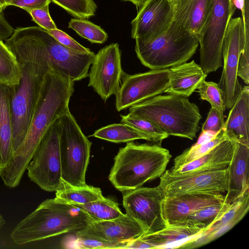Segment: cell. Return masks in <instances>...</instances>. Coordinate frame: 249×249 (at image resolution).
<instances>
[{
	"instance_id": "obj_23",
	"label": "cell",
	"mask_w": 249,
	"mask_h": 249,
	"mask_svg": "<svg viewBox=\"0 0 249 249\" xmlns=\"http://www.w3.org/2000/svg\"><path fill=\"white\" fill-rule=\"evenodd\" d=\"M249 87L242 88L222 130L227 138L249 145Z\"/></svg>"
},
{
	"instance_id": "obj_3",
	"label": "cell",
	"mask_w": 249,
	"mask_h": 249,
	"mask_svg": "<svg viewBox=\"0 0 249 249\" xmlns=\"http://www.w3.org/2000/svg\"><path fill=\"white\" fill-rule=\"evenodd\" d=\"M93 220L80 208L55 197L43 201L21 220L10 236L15 244L22 245L65 233H75Z\"/></svg>"
},
{
	"instance_id": "obj_10",
	"label": "cell",
	"mask_w": 249,
	"mask_h": 249,
	"mask_svg": "<svg viewBox=\"0 0 249 249\" xmlns=\"http://www.w3.org/2000/svg\"><path fill=\"white\" fill-rule=\"evenodd\" d=\"M245 45L244 24L242 18H231L229 21L222 44L223 69L219 83L227 109H230L239 97L242 89L237 76L240 53Z\"/></svg>"
},
{
	"instance_id": "obj_20",
	"label": "cell",
	"mask_w": 249,
	"mask_h": 249,
	"mask_svg": "<svg viewBox=\"0 0 249 249\" xmlns=\"http://www.w3.org/2000/svg\"><path fill=\"white\" fill-rule=\"evenodd\" d=\"M173 5V20L198 38L211 12L213 0H176Z\"/></svg>"
},
{
	"instance_id": "obj_11",
	"label": "cell",
	"mask_w": 249,
	"mask_h": 249,
	"mask_svg": "<svg viewBox=\"0 0 249 249\" xmlns=\"http://www.w3.org/2000/svg\"><path fill=\"white\" fill-rule=\"evenodd\" d=\"M159 186L142 187L123 192V203L126 213L143 227L145 234L166 228L168 224L162 213L164 198Z\"/></svg>"
},
{
	"instance_id": "obj_28",
	"label": "cell",
	"mask_w": 249,
	"mask_h": 249,
	"mask_svg": "<svg viewBox=\"0 0 249 249\" xmlns=\"http://www.w3.org/2000/svg\"><path fill=\"white\" fill-rule=\"evenodd\" d=\"M21 71L17 59L0 39V83L10 87L19 84Z\"/></svg>"
},
{
	"instance_id": "obj_39",
	"label": "cell",
	"mask_w": 249,
	"mask_h": 249,
	"mask_svg": "<svg viewBox=\"0 0 249 249\" xmlns=\"http://www.w3.org/2000/svg\"><path fill=\"white\" fill-rule=\"evenodd\" d=\"M48 32L59 43L70 49L85 53L91 51L89 48L84 47L61 30L56 28Z\"/></svg>"
},
{
	"instance_id": "obj_35",
	"label": "cell",
	"mask_w": 249,
	"mask_h": 249,
	"mask_svg": "<svg viewBox=\"0 0 249 249\" xmlns=\"http://www.w3.org/2000/svg\"><path fill=\"white\" fill-rule=\"evenodd\" d=\"M197 89L201 99L208 101L211 107L224 113L226 109V105L222 92L217 84L204 80Z\"/></svg>"
},
{
	"instance_id": "obj_36",
	"label": "cell",
	"mask_w": 249,
	"mask_h": 249,
	"mask_svg": "<svg viewBox=\"0 0 249 249\" xmlns=\"http://www.w3.org/2000/svg\"><path fill=\"white\" fill-rule=\"evenodd\" d=\"M74 233L76 237L74 248L83 249H119L116 245L91 237L80 231Z\"/></svg>"
},
{
	"instance_id": "obj_8",
	"label": "cell",
	"mask_w": 249,
	"mask_h": 249,
	"mask_svg": "<svg viewBox=\"0 0 249 249\" xmlns=\"http://www.w3.org/2000/svg\"><path fill=\"white\" fill-rule=\"evenodd\" d=\"M236 8L232 0H213L212 10L198 38L200 65L207 74L222 66L223 39Z\"/></svg>"
},
{
	"instance_id": "obj_18",
	"label": "cell",
	"mask_w": 249,
	"mask_h": 249,
	"mask_svg": "<svg viewBox=\"0 0 249 249\" xmlns=\"http://www.w3.org/2000/svg\"><path fill=\"white\" fill-rule=\"evenodd\" d=\"M224 201L222 194H185L165 197L161 203L162 215L168 225L182 223L192 213Z\"/></svg>"
},
{
	"instance_id": "obj_43",
	"label": "cell",
	"mask_w": 249,
	"mask_h": 249,
	"mask_svg": "<svg viewBox=\"0 0 249 249\" xmlns=\"http://www.w3.org/2000/svg\"><path fill=\"white\" fill-rule=\"evenodd\" d=\"M148 0H122L123 1H130L139 8L142 6Z\"/></svg>"
},
{
	"instance_id": "obj_4",
	"label": "cell",
	"mask_w": 249,
	"mask_h": 249,
	"mask_svg": "<svg viewBox=\"0 0 249 249\" xmlns=\"http://www.w3.org/2000/svg\"><path fill=\"white\" fill-rule=\"evenodd\" d=\"M171 157L169 151L159 144L128 142L115 156L108 179L122 192L139 188L160 178Z\"/></svg>"
},
{
	"instance_id": "obj_26",
	"label": "cell",
	"mask_w": 249,
	"mask_h": 249,
	"mask_svg": "<svg viewBox=\"0 0 249 249\" xmlns=\"http://www.w3.org/2000/svg\"><path fill=\"white\" fill-rule=\"evenodd\" d=\"M90 136L115 143L128 142L143 139L154 142L147 134L123 123L113 124L103 127Z\"/></svg>"
},
{
	"instance_id": "obj_46",
	"label": "cell",
	"mask_w": 249,
	"mask_h": 249,
	"mask_svg": "<svg viewBox=\"0 0 249 249\" xmlns=\"http://www.w3.org/2000/svg\"><path fill=\"white\" fill-rule=\"evenodd\" d=\"M4 9V7L3 6V5L1 4V3L0 2V15L2 14V12Z\"/></svg>"
},
{
	"instance_id": "obj_33",
	"label": "cell",
	"mask_w": 249,
	"mask_h": 249,
	"mask_svg": "<svg viewBox=\"0 0 249 249\" xmlns=\"http://www.w3.org/2000/svg\"><path fill=\"white\" fill-rule=\"evenodd\" d=\"M120 116L122 123L147 134L153 139L154 143L160 145L162 141L169 137L159 127L148 120L133 116L129 113Z\"/></svg>"
},
{
	"instance_id": "obj_17",
	"label": "cell",
	"mask_w": 249,
	"mask_h": 249,
	"mask_svg": "<svg viewBox=\"0 0 249 249\" xmlns=\"http://www.w3.org/2000/svg\"><path fill=\"white\" fill-rule=\"evenodd\" d=\"M82 232L124 249L130 241L145 234L141 224L126 213L109 220H93Z\"/></svg>"
},
{
	"instance_id": "obj_32",
	"label": "cell",
	"mask_w": 249,
	"mask_h": 249,
	"mask_svg": "<svg viewBox=\"0 0 249 249\" xmlns=\"http://www.w3.org/2000/svg\"><path fill=\"white\" fill-rule=\"evenodd\" d=\"M68 26L93 43L102 44L108 38L107 34L100 26L85 19L71 18Z\"/></svg>"
},
{
	"instance_id": "obj_24",
	"label": "cell",
	"mask_w": 249,
	"mask_h": 249,
	"mask_svg": "<svg viewBox=\"0 0 249 249\" xmlns=\"http://www.w3.org/2000/svg\"><path fill=\"white\" fill-rule=\"evenodd\" d=\"M233 154L232 142L226 139L220 142L200 158L170 173L173 175L212 171L223 169L230 164Z\"/></svg>"
},
{
	"instance_id": "obj_40",
	"label": "cell",
	"mask_w": 249,
	"mask_h": 249,
	"mask_svg": "<svg viewBox=\"0 0 249 249\" xmlns=\"http://www.w3.org/2000/svg\"><path fill=\"white\" fill-rule=\"evenodd\" d=\"M51 0H13L9 4L18 7L29 11L42 8L47 5H49Z\"/></svg>"
},
{
	"instance_id": "obj_7",
	"label": "cell",
	"mask_w": 249,
	"mask_h": 249,
	"mask_svg": "<svg viewBox=\"0 0 249 249\" xmlns=\"http://www.w3.org/2000/svg\"><path fill=\"white\" fill-rule=\"evenodd\" d=\"M58 120L62 180L71 186H84L92 143L69 107Z\"/></svg>"
},
{
	"instance_id": "obj_30",
	"label": "cell",
	"mask_w": 249,
	"mask_h": 249,
	"mask_svg": "<svg viewBox=\"0 0 249 249\" xmlns=\"http://www.w3.org/2000/svg\"><path fill=\"white\" fill-rule=\"evenodd\" d=\"M73 205L80 208L96 220H112L124 214L117 202L104 196L88 203Z\"/></svg>"
},
{
	"instance_id": "obj_34",
	"label": "cell",
	"mask_w": 249,
	"mask_h": 249,
	"mask_svg": "<svg viewBox=\"0 0 249 249\" xmlns=\"http://www.w3.org/2000/svg\"><path fill=\"white\" fill-rule=\"evenodd\" d=\"M77 18L86 19L94 15L97 5L93 0H51Z\"/></svg>"
},
{
	"instance_id": "obj_6",
	"label": "cell",
	"mask_w": 249,
	"mask_h": 249,
	"mask_svg": "<svg viewBox=\"0 0 249 249\" xmlns=\"http://www.w3.org/2000/svg\"><path fill=\"white\" fill-rule=\"evenodd\" d=\"M198 39L174 20L168 30L148 42L136 40L137 56L151 70L167 69L187 62L196 53Z\"/></svg>"
},
{
	"instance_id": "obj_42",
	"label": "cell",
	"mask_w": 249,
	"mask_h": 249,
	"mask_svg": "<svg viewBox=\"0 0 249 249\" xmlns=\"http://www.w3.org/2000/svg\"><path fill=\"white\" fill-rule=\"evenodd\" d=\"M244 1L245 0H232L233 3L236 8L240 9L242 13L243 20V22L245 23L246 15V11L244 8ZM247 17H248L247 16Z\"/></svg>"
},
{
	"instance_id": "obj_5",
	"label": "cell",
	"mask_w": 249,
	"mask_h": 249,
	"mask_svg": "<svg viewBox=\"0 0 249 249\" xmlns=\"http://www.w3.org/2000/svg\"><path fill=\"white\" fill-rule=\"evenodd\" d=\"M129 113L153 123L168 136L192 140L199 131L202 118L198 107L188 97L173 94H159L133 105Z\"/></svg>"
},
{
	"instance_id": "obj_21",
	"label": "cell",
	"mask_w": 249,
	"mask_h": 249,
	"mask_svg": "<svg viewBox=\"0 0 249 249\" xmlns=\"http://www.w3.org/2000/svg\"><path fill=\"white\" fill-rule=\"evenodd\" d=\"M204 229L195 224L184 222L168 225L158 232L140 237L152 249H178L199 236Z\"/></svg>"
},
{
	"instance_id": "obj_14",
	"label": "cell",
	"mask_w": 249,
	"mask_h": 249,
	"mask_svg": "<svg viewBox=\"0 0 249 249\" xmlns=\"http://www.w3.org/2000/svg\"><path fill=\"white\" fill-rule=\"evenodd\" d=\"M91 65L89 86L106 101L117 93L123 76L119 44L112 43L100 50Z\"/></svg>"
},
{
	"instance_id": "obj_37",
	"label": "cell",
	"mask_w": 249,
	"mask_h": 249,
	"mask_svg": "<svg viewBox=\"0 0 249 249\" xmlns=\"http://www.w3.org/2000/svg\"><path fill=\"white\" fill-rule=\"evenodd\" d=\"M225 122L223 113L211 107L207 118L202 126V132L212 131L216 133L222 129Z\"/></svg>"
},
{
	"instance_id": "obj_29",
	"label": "cell",
	"mask_w": 249,
	"mask_h": 249,
	"mask_svg": "<svg viewBox=\"0 0 249 249\" xmlns=\"http://www.w3.org/2000/svg\"><path fill=\"white\" fill-rule=\"evenodd\" d=\"M226 139H228L221 129L208 141L200 144L196 143L175 158L174 165L171 168L168 170V171L170 173L174 172L183 165L200 158Z\"/></svg>"
},
{
	"instance_id": "obj_25",
	"label": "cell",
	"mask_w": 249,
	"mask_h": 249,
	"mask_svg": "<svg viewBox=\"0 0 249 249\" xmlns=\"http://www.w3.org/2000/svg\"><path fill=\"white\" fill-rule=\"evenodd\" d=\"M11 101V87L0 83V170L10 162L14 155Z\"/></svg>"
},
{
	"instance_id": "obj_2",
	"label": "cell",
	"mask_w": 249,
	"mask_h": 249,
	"mask_svg": "<svg viewBox=\"0 0 249 249\" xmlns=\"http://www.w3.org/2000/svg\"><path fill=\"white\" fill-rule=\"evenodd\" d=\"M74 82L53 68L47 73L22 142L10 162L0 170L8 187H17L42 139L51 126L69 107Z\"/></svg>"
},
{
	"instance_id": "obj_27",
	"label": "cell",
	"mask_w": 249,
	"mask_h": 249,
	"mask_svg": "<svg viewBox=\"0 0 249 249\" xmlns=\"http://www.w3.org/2000/svg\"><path fill=\"white\" fill-rule=\"evenodd\" d=\"M104 197L100 188L90 185L76 187L64 182L55 192V197L72 205L84 204Z\"/></svg>"
},
{
	"instance_id": "obj_16",
	"label": "cell",
	"mask_w": 249,
	"mask_h": 249,
	"mask_svg": "<svg viewBox=\"0 0 249 249\" xmlns=\"http://www.w3.org/2000/svg\"><path fill=\"white\" fill-rule=\"evenodd\" d=\"M173 5L168 0H148L131 22V36L148 42L163 34L173 21Z\"/></svg>"
},
{
	"instance_id": "obj_15",
	"label": "cell",
	"mask_w": 249,
	"mask_h": 249,
	"mask_svg": "<svg viewBox=\"0 0 249 249\" xmlns=\"http://www.w3.org/2000/svg\"><path fill=\"white\" fill-rule=\"evenodd\" d=\"M37 30L54 71L73 82L88 76L95 55L93 52L85 53L72 50L61 44L40 27L37 26Z\"/></svg>"
},
{
	"instance_id": "obj_38",
	"label": "cell",
	"mask_w": 249,
	"mask_h": 249,
	"mask_svg": "<svg viewBox=\"0 0 249 249\" xmlns=\"http://www.w3.org/2000/svg\"><path fill=\"white\" fill-rule=\"evenodd\" d=\"M49 5H47L42 8L32 10L28 12L34 22L47 31L57 28L50 15Z\"/></svg>"
},
{
	"instance_id": "obj_44",
	"label": "cell",
	"mask_w": 249,
	"mask_h": 249,
	"mask_svg": "<svg viewBox=\"0 0 249 249\" xmlns=\"http://www.w3.org/2000/svg\"><path fill=\"white\" fill-rule=\"evenodd\" d=\"M13 0H0V2L4 7V9L8 6Z\"/></svg>"
},
{
	"instance_id": "obj_9",
	"label": "cell",
	"mask_w": 249,
	"mask_h": 249,
	"mask_svg": "<svg viewBox=\"0 0 249 249\" xmlns=\"http://www.w3.org/2000/svg\"><path fill=\"white\" fill-rule=\"evenodd\" d=\"M31 160L26 168L31 181L47 192L63 187L58 119L43 136Z\"/></svg>"
},
{
	"instance_id": "obj_12",
	"label": "cell",
	"mask_w": 249,
	"mask_h": 249,
	"mask_svg": "<svg viewBox=\"0 0 249 249\" xmlns=\"http://www.w3.org/2000/svg\"><path fill=\"white\" fill-rule=\"evenodd\" d=\"M160 178L164 198L185 194H223L228 189V169L178 175L165 170Z\"/></svg>"
},
{
	"instance_id": "obj_1",
	"label": "cell",
	"mask_w": 249,
	"mask_h": 249,
	"mask_svg": "<svg viewBox=\"0 0 249 249\" xmlns=\"http://www.w3.org/2000/svg\"><path fill=\"white\" fill-rule=\"evenodd\" d=\"M4 43L21 71L19 84L11 87L14 153L26 135L44 78L53 68L37 26L18 28Z\"/></svg>"
},
{
	"instance_id": "obj_47",
	"label": "cell",
	"mask_w": 249,
	"mask_h": 249,
	"mask_svg": "<svg viewBox=\"0 0 249 249\" xmlns=\"http://www.w3.org/2000/svg\"><path fill=\"white\" fill-rule=\"evenodd\" d=\"M168 0L171 1V2H173V1H175L176 0Z\"/></svg>"
},
{
	"instance_id": "obj_45",
	"label": "cell",
	"mask_w": 249,
	"mask_h": 249,
	"mask_svg": "<svg viewBox=\"0 0 249 249\" xmlns=\"http://www.w3.org/2000/svg\"><path fill=\"white\" fill-rule=\"evenodd\" d=\"M5 224V221L0 211V229Z\"/></svg>"
},
{
	"instance_id": "obj_31",
	"label": "cell",
	"mask_w": 249,
	"mask_h": 249,
	"mask_svg": "<svg viewBox=\"0 0 249 249\" xmlns=\"http://www.w3.org/2000/svg\"><path fill=\"white\" fill-rule=\"evenodd\" d=\"M231 204L224 201L204 207L190 214L184 222L197 225L205 232L228 211Z\"/></svg>"
},
{
	"instance_id": "obj_41",
	"label": "cell",
	"mask_w": 249,
	"mask_h": 249,
	"mask_svg": "<svg viewBox=\"0 0 249 249\" xmlns=\"http://www.w3.org/2000/svg\"><path fill=\"white\" fill-rule=\"evenodd\" d=\"M15 29L10 24L2 14L0 15V39L5 40L14 33Z\"/></svg>"
},
{
	"instance_id": "obj_19",
	"label": "cell",
	"mask_w": 249,
	"mask_h": 249,
	"mask_svg": "<svg viewBox=\"0 0 249 249\" xmlns=\"http://www.w3.org/2000/svg\"><path fill=\"white\" fill-rule=\"evenodd\" d=\"M233 154L228 166V189L225 202L231 203L249 190V145L231 141Z\"/></svg>"
},
{
	"instance_id": "obj_22",
	"label": "cell",
	"mask_w": 249,
	"mask_h": 249,
	"mask_svg": "<svg viewBox=\"0 0 249 249\" xmlns=\"http://www.w3.org/2000/svg\"><path fill=\"white\" fill-rule=\"evenodd\" d=\"M168 86L164 92L189 97L207 76L194 60L169 68Z\"/></svg>"
},
{
	"instance_id": "obj_13",
	"label": "cell",
	"mask_w": 249,
	"mask_h": 249,
	"mask_svg": "<svg viewBox=\"0 0 249 249\" xmlns=\"http://www.w3.org/2000/svg\"><path fill=\"white\" fill-rule=\"evenodd\" d=\"M123 76L115 95L116 108L120 111L164 92L169 83V68Z\"/></svg>"
}]
</instances>
